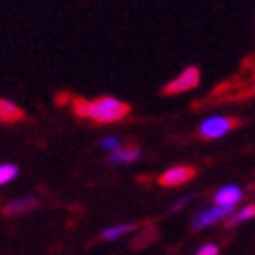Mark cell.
Listing matches in <instances>:
<instances>
[{"label": "cell", "mask_w": 255, "mask_h": 255, "mask_svg": "<svg viewBox=\"0 0 255 255\" xmlns=\"http://www.w3.org/2000/svg\"><path fill=\"white\" fill-rule=\"evenodd\" d=\"M253 216H255V206H253V203H247V206L237 208L231 216H228V218H226V226H228V228H235V226H239V224L251 220Z\"/></svg>", "instance_id": "cell-11"}, {"label": "cell", "mask_w": 255, "mask_h": 255, "mask_svg": "<svg viewBox=\"0 0 255 255\" xmlns=\"http://www.w3.org/2000/svg\"><path fill=\"white\" fill-rule=\"evenodd\" d=\"M100 147H102V149H106L108 154H112V151H117V149L123 147V141H121L117 135H108V137H104V139L100 141Z\"/></svg>", "instance_id": "cell-13"}, {"label": "cell", "mask_w": 255, "mask_h": 255, "mask_svg": "<svg viewBox=\"0 0 255 255\" xmlns=\"http://www.w3.org/2000/svg\"><path fill=\"white\" fill-rule=\"evenodd\" d=\"M75 110L79 117L89 119L100 125H110V123H119L123 119L129 117V104H125L123 100L104 96V98H96V100H77L75 102Z\"/></svg>", "instance_id": "cell-1"}, {"label": "cell", "mask_w": 255, "mask_h": 255, "mask_svg": "<svg viewBox=\"0 0 255 255\" xmlns=\"http://www.w3.org/2000/svg\"><path fill=\"white\" fill-rule=\"evenodd\" d=\"M23 119V110L6 98H0V123H15Z\"/></svg>", "instance_id": "cell-10"}, {"label": "cell", "mask_w": 255, "mask_h": 255, "mask_svg": "<svg viewBox=\"0 0 255 255\" xmlns=\"http://www.w3.org/2000/svg\"><path fill=\"white\" fill-rule=\"evenodd\" d=\"M195 255H220V247L216 245V243H203L195 251Z\"/></svg>", "instance_id": "cell-14"}, {"label": "cell", "mask_w": 255, "mask_h": 255, "mask_svg": "<svg viewBox=\"0 0 255 255\" xmlns=\"http://www.w3.org/2000/svg\"><path fill=\"white\" fill-rule=\"evenodd\" d=\"M235 210H228V208H220V206H208L199 210L193 218H191V226L195 231H203V228H210L212 224H218L222 220H226Z\"/></svg>", "instance_id": "cell-4"}, {"label": "cell", "mask_w": 255, "mask_h": 255, "mask_svg": "<svg viewBox=\"0 0 255 255\" xmlns=\"http://www.w3.org/2000/svg\"><path fill=\"white\" fill-rule=\"evenodd\" d=\"M201 81V73L197 67H187L185 71H181L176 75L174 79H170L164 87V94L168 96H174V94H185V92H191L195 89Z\"/></svg>", "instance_id": "cell-3"}, {"label": "cell", "mask_w": 255, "mask_h": 255, "mask_svg": "<svg viewBox=\"0 0 255 255\" xmlns=\"http://www.w3.org/2000/svg\"><path fill=\"white\" fill-rule=\"evenodd\" d=\"M193 176H195V168L193 166L176 164V166H170L168 170H164L160 174V185L162 187H181V185L189 183Z\"/></svg>", "instance_id": "cell-6"}, {"label": "cell", "mask_w": 255, "mask_h": 255, "mask_svg": "<svg viewBox=\"0 0 255 255\" xmlns=\"http://www.w3.org/2000/svg\"><path fill=\"white\" fill-rule=\"evenodd\" d=\"M193 199H195V195H193V193H191V195H185V197H181V199H178V201L174 203V206H172V212L183 210V208H185V206H189V203L193 201Z\"/></svg>", "instance_id": "cell-15"}, {"label": "cell", "mask_w": 255, "mask_h": 255, "mask_svg": "<svg viewBox=\"0 0 255 255\" xmlns=\"http://www.w3.org/2000/svg\"><path fill=\"white\" fill-rule=\"evenodd\" d=\"M139 158H141V149L139 147H121L108 156V162L114 164V166H119V164H133Z\"/></svg>", "instance_id": "cell-8"}, {"label": "cell", "mask_w": 255, "mask_h": 255, "mask_svg": "<svg viewBox=\"0 0 255 255\" xmlns=\"http://www.w3.org/2000/svg\"><path fill=\"white\" fill-rule=\"evenodd\" d=\"M37 206H40V201H37L35 197L25 195V197H17V199L8 201L6 206H4V214H6V216H19V214H27V212H33Z\"/></svg>", "instance_id": "cell-7"}, {"label": "cell", "mask_w": 255, "mask_h": 255, "mask_svg": "<svg viewBox=\"0 0 255 255\" xmlns=\"http://www.w3.org/2000/svg\"><path fill=\"white\" fill-rule=\"evenodd\" d=\"M19 176V166L12 162H0V187L12 183Z\"/></svg>", "instance_id": "cell-12"}, {"label": "cell", "mask_w": 255, "mask_h": 255, "mask_svg": "<svg viewBox=\"0 0 255 255\" xmlns=\"http://www.w3.org/2000/svg\"><path fill=\"white\" fill-rule=\"evenodd\" d=\"M239 127V121L226 114H210L199 123V135L203 139H222Z\"/></svg>", "instance_id": "cell-2"}, {"label": "cell", "mask_w": 255, "mask_h": 255, "mask_svg": "<svg viewBox=\"0 0 255 255\" xmlns=\"http://www.w3.org/2000/svg\"><path fill=\"white\" fill-rule=\"evenodd\" d=\"M243 197H245L243 187H239L235 183H228V185H222L220 189H216V193H214V206L228 208V210H237L239 203L243 201Z\"/></svg>", "instance_id": "cell-5"}, {"label": "cell", "mask_w": 255, "mask_h": 255, "mask_svg": "<svg viewBox=\"0 0 255 255\" xmlns=\"http://www.w3.org/2000/svg\"><path fill=\"white\" fill-rule=\"evenodd\" d=\"M133 231H135V224H131V222L112 224V226H108V228H104V231H102V239L108 241V243H114V241H121L123 237L131 235Z\"/></svg>", "instance_id": "cell-9"}]
</instances>
